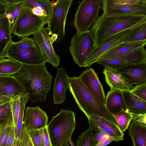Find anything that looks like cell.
I'll list each match as a JSON object with an SVG mask.
<instances>
[{"instance_id": "cell-2", "label": "cell", "mask_w": 146, "mask_h": 146, "mask_svg": "<svg viewBox=\"0 0 146 146\" xmlns=\"http://www.w3.org/2000/svg\"><path fill=\"white\" fill-rule=\"evenodd\" d=\"M22 65L21 69L14 76L23 86L24 93L28 95L29 101L32 102H45L51 88L52 78L45 64Z\"/></svg>"}, {"instance_id": "cell-5", "label": "cell", "mask_w": 146, "mask_h": 146, "mask_svg": "<svg viewBox=\"0 0 146 146\" xmlns=\"http://www.w3.org/2000/svg\"><path fill=\"white\" fill-rule=\"evenodd\" d=\"M45 17L35 15L33 13L26 0H23L17 17L11 29L13 34L21 38L28 37L40 31L48 23Z\"/></svg>"}, {"instance_id": "cell-8", "label": "cell", "mask_w": 146, "mask_h": 146, "mask_svg": "<svg viewBox=\"0 0 146 146\" xmlns=\"http://www.w3.org/2000/svg\"><path fill=\"white\" fill-rule=\"evenodd\" d=\"M6 57L21 64L31 65L45 64L48 60L38 46L29 48L22 47L12 40L6 50Z\"/></svg>"}, {"instance_id": "cell-26", "label": "cell", "mask_w": 146, "mask_h": 146, "mask_svg": "<svg viewBox=\"0 0 146 146\" xmlns=\"http://www.w3.org/2000/svg\"><path fill=\"white\" fill-rule=\"evenodd\" d=\"M21 64L9 58L0 59V76H14L22 68Z\"/></svg>"}, {"instance_id": "cell-38", "label": "cell", "mask_w": 146, "mask_h": 146, "mask_svg": "<svg viewBox=\"0 0 146 146\" xmlns=\"http://www.w3.org/2000/svg\"><path fill=\"white\" fill-rule=\"evenodd\" d=\"M27 131L34 146H40V136L39 129H32Z\"/></svg>"}, {"instance_id": "cell-40", "label": "cell", "mask_w": 146, "mask_h": 146, "mask_svg": "<svg viewBox=\"0 0 146 146\" xmlns=\"http://www.w3.org/2000/svg\"><path fill=\"white\" fill-rule=\"evenodd\" d=\"M16 128L13 126L11 128L5 146H14L16 141Z\"/></svg>"}, {"instance_id": "cell-39", "label": "cell", "mask_w": 146, "mask_h": 146, "mask_svg": "<svg viewBox=\"0 0 146 146\" xmlns=\"http://www.w3.org/2000/svg\"><path fill=\"white\" fill-rule=\"evenodd\" d=\"M21 141V146H34L27 130L23 127Z\"/></svg>"}, {"instance_id": "cell-3", "label": "cell", "mask_w": 146, "mask_h": 146, "mask_svg": "<svg viewBox=\"0 0 146 146\" xmlns=\"http://www.w3.org/2000/svg\"><path fill=\"white\" fill-rule=\"evenodd\" d=\"M68 88L78 107L87 118L92 115L103 117L117 124L105 106L94 97L78 77H69Z\"/></svg>"}, {"instance_id": "cell-34", "label": "cell", "mask_w": 146, "mask_h": 146, "mask_svg": "<svg viewBox=\"0 0 146 146\" xmlns=\"http://www.w3.org/2000/svg\"><path fill=\"white\" fill-rule=\"evenodd\" d=\"M21 96H13L10 101L14 126L16 128L20 110Z\"/></svg>"}, {"instance_id": "cell-42", "label": "cell", "mask_w": 146, "mask_h": 146, "mask_svg": "<svg viewBox=\"0 0 146 146\" xmlns=\"http://www.w3.org/2000/svg\"><path fill=\"white\" fill-rule=\"evenodd\" d=\"M113 141H114L113 139L106 134L98 142L95 146H106Z\"/></svg>"}, {"instance_id": "cell-10", "label": "cell", "mask_w": 146, "mask_h": 146, "mask_svg": "<svg viewBox=\"0 0 146 146\" xmlns=\"http://www.w3.org/2000/svg\"><path fill=\"white\" fill-rule=\"evenodd\" d=\"M144 47L117 57L98 60L96 63L114 70L128 65L146 63V50Z\"/></svg>"}, {"instance_id": "cell-9", "label": "cell", "mask_w": 146, "mask_h": 146, "mask_svg": "<svg viewBox=\"0 0 146 146\" xmlns=\"http://www.w3.org/2000/svg\"><path fill=\"white\" fill-rule=\"evenodd\" d=\"M94 48L93 36L89 30L76 32L71 39L69 49L74 62L81 67Z\"/></svg>"}, {"instance_id": "cell-18", "label": "cell", "mask_w": 146, "mask_h": 146, "mask_svg": "<svg viewBox=\"0 0 146 146\" xmlns=\"http://www.w3.org/2000/svg\"><path fill=\"white\" fill-rule=\"evenodd\" d=\"M68 79L69 77L64 68H58L54 82L53 96L54 104H61L66 100Z\"/></svg>"}, {"instance_id": "cell-33", "label": "cell", "mask_w": 146, "mask_h": 146, "mask_svg": "<svg viewBox=\"0 0 146 146\" xmlns=\"http://www.w3.org/2000/svg\"><path fill=\"white\" fill-rule=\"evenodd\" d=\"M13 122V114L10 102L0 106V125Z\"/></svg>"}, {"instance_id": "cell-25", "label": "cell", "mask_w": 146, "mask_h": 146, "mask_svg": "<svg viewBox=\"0 0 146 146\" xmlns=\"http://www.w3.org/2000/svg\"><path fill=\"white\" fill-rule=\"evenodd\" d=\"M9 20L4 15L0 17V59L6 57V51L12 40Z\"/></svg>"}, {"instance_id": "cell-1", "label": "cell", "mask_w": 146, "mask_h": 146, "mask_svg": "<svg viewBox=\"0 0 146 146\" xmlns=\"http://www.w3.org/2000/svg\"><path fill=\"white\" fill-rule=\"evenodd\" d=\"M146 21V15L140 13L106 15L98 17L90 30L93 34L95 48L116 34L132 29Z\"/></svg>"}, {"instance_id": "cell-36", "label": "cell", "mask_w": 146, "mask_h": 146, "mask_svg": "<svg viewBox=\"0 0 146 146\" xmlns=\"http://www.w3.org/2000/svg\"><path fill=\"white\" fill-rule=\"evenodd\" d=\"M130 92L137 96L146 101V82L133 86Z\"/></svg>"}, {"instance_id": "cell-41", "label": "cell", "mask_w": 146, "mask_h": 146, "mask_svg": "<svg viewBox=\"0 0 146 146\" xmlns=\"http://www.w3.org/2000/svg\"><path fill=\"white\" fill-rule=\"evenodd\" d=\"M115 3L123 4H134L140 3H146V0H112Z\"/></svg>"}, {"instance_id": "cell-29", "label": "cell", "mask_w": 146, "mask_h": 146, "mask_svg": "<svg viewBox=\"0 0 146 146\" xmlns=\"http://www.w3.org/2000/svg\"><path fill=\"white\" fill-rule=\"evenodd\" d=\"M29 101V96L28 94L24 93L21 96L19 114L16 128V139H21L23 127V119L26 105Z\"/></svg>"}, {"instance_id": "cell-44", "label": "cell", "mask_w": 146, "mask_h": 146, "mask_svg": "<svg viewBox=\"0 0 146 146\" xmlns=\"http://www.w3.org/2000/svg\"><path fill=\"white\" fill-rule=\"evenodd\" d=\"M31 10L33 14L35 15L39 16L45 17L47 18L46 13L39 8L35 7L31 9Z\"/></svg>"}, {"instance_id": "cell-23", "label": "cell", "mask_w": 146, "mask_h": 146, "mask_svg": "<svg viewBox=\"0 0 146 146\" xmlns=\"http://www.w3.org/2000/svg\"><path fill=\"white\" fill-rule=\"evenodd\" d=\"M132 121L128 129L132 146H146V124L138 122L133 117Z\"/></svg>"}, {"instance_id": "cell-11", "label": "cell", "mask_w": 146, "mask_h": 146, "mask_svg": "<svg viewBox=\"0 0 146 146\" xmlns=\"http://www.w3.org/2000/svg\"><path fill=\"white\" fill-rule=\"evenodd\" d=\"M133 28L119 32L107 41L94 48L85 61L83 67H90L106 52L117 45L125 42L131 34Z\"/></svg>"}, {"instance_id": "cell-20", "label": "cell", "mask_w": 146, "mask_h": 146, "mask_svg": "<svg viewBox=\"0 0 146 146\" xmlns=\"http://www.w3.org/2000/svg\"><path fill=\"white\" fill-rule=\"evenodd\" d=\"M105 106L112 115L116 114L122 110L128 112L122 92L119 90H112L108 92Z\"/></svg>"}, {"instance_id": "cell-43", "label": "cell", "mask_w": 146, "mask_h": 146, "mask_svg": "<svg viewBox=\"0 0 146 146\" xmlns=\"http://www.w3.org/2000/svg\"><path fill=\"white\" fill-rule=\"evenodd\" d=\"M97 129L99 132L94 133V139L97 142L106 134H107L103 129L99 127H98Z\"/></svg>"}, {"instance_id": "cell-4", "label": "cell", "mask_w": 146, "mask_h": 146, "mask_svg": "<svg viewBox=\"0 0 146 146\" xmlns=\"http://www.w3.org/2000/svg\"><path fill=\"white\" fill-rule=\"evenodd\" d=\"M75 114L72 111L62 109L52 116L47 126L52 146H69L76 128Z\"/></svg>"}, {"instance_id": "cell-15", "label": "cell", "mask_w": 146, "mask_h": 146, "mask_svg": "<svg viewBox=\"0 0 146 146\" xmlns=\"http://www.w3.org/2000/svg\"><path fill=\"white\" fill-rule=\"evenodd\" d=\"M78 78L94 97L105 106L106 97L103 86L94 69L91 68L86 69Z\"/></svg>"}, {"instance_id": "cell-46", "label": "cell", "mask_w": 146, "mask_h": 146, "mask_svg": "<svg viewBox=\"0 0 146 146\" xmlns=\"http://www.w3.org/2000/svg\"><path fill=\"white\" fill-rule=\"evenodd\" d=\"M6 8V3L0 0V17L5 15Z\"/></svg>"}, {"instance_id": "cell-7", "label": "cell", "mask_w": 146, "mask_h": 146, "mask_svg": "<svg viewBox=\"0 0 146 146\" xmlns=\"http://www.w3.org/2000/svg\"><path fill=\"white\" fill-rule=\"evenodd\" d=\"M101 7V0H84L80 3L73 22L76 32L89 30L98 17Z\"/></svg>"}, {"instance_id": "cell-22", "label": "cell", "mask_w": 146, "mask_h": 146, "mask_svg": "<svg viewBox=\"0 0 146 146\" xmlns=\"http://www.w3.org/2000/svg\"><path fill=\"white\" fill-rule=\"evenodd\" d=\"M146 44V41L124 42L121 43L104 54L98 60L109 59L120 56L136 49L145 47Z\"/></svg>"}, {"instance_id": "cell-37", "label": "cell", "mask_w": 146, "mask_h": 146, "mask_svg": "<svg viewBox=\"0 0 146 146\" xmlns=\"http://www.w3.org/2000/svg\"><path fill=\"white\" fill-rule=\"evenodd\" d=\"M40 136V146H52L48 131L47 126L39 129Z\"/></svg>"}, {"instance_id": "cell-14", "label": "cell", "mask_w": 146, "mask_h": 146, "mask_svg": "<svg viewBox=\"0 0 146 146\" xmlns=\"http://www.w3.org/2000/svg\"><path fill=\"white\" fill-rule=\"evenodd\" d=\"M101 8L105 15L146 14V3L123 4L115 3L112 0H101Z\"/></svg>"}, {"instance_id": "cell-24", "label": "cell", "mask_w": 146, "mask_h": 146, "mask_svg": "<svg viewBox=\"0 0 146 146\" xmlns=\"http://www.w3.org/2000/svg\"><path fill=\"white\" fill-rule=\"evenodd\" d=\"M129 113L132 115L146 114V101L130 92H122Z\"/></svg>"}, {"instance_id": "cell-35", "label": "cell", "mask_w": 146, "mask_h": 146, "mask_svg": "<svg viewBox=\"0 0 146 146\" xmlns=\"http://www.w3.org/2000/svg\"><path fill=\"white\" fill-rule=\"evenodd\" d=\"M13 126H14L13 122L3 125L0 131V146H5L11 128Z\"/></svg>"}, {"instance_id": "cell-32", "label": "cell", "mask_w": 146, "mask_h": 146, "mask_svg": "<svg viewBox=\"0 0 146 146\" xmlns=\"http://www.w3.org/2000/svg\"><path fill=\"white\" fill-rule=\"evenodd\" d=\"M94 134L89 127L78 136L75 146H95L98 142L94 139Z\"/></svg>"}, {"instance_id": "cell-17", "label": "cell", "mask_w": 146, "mask_h": 146, "mask_svg": "<svg viewBox=\"0 0 146 146\" xmlns=\"http://www.w3.org/2000/svg\"><path fill=\"white\" fill-rule=\"evenodd\" d=\"M89 127L96 133L99 132L97 128H101L107 134L117 142L123 140L124 134L120 130L117 125L103 117L91 116L88 118Z\"/></svg>"}, {"instance_id": "cell-6", "label": "cell", "mask_w": 146, "mask_h": 146, "mask_svg": "<svg viewBox=\"0 0 146 146\" xmlns=\"http://www.w3.org/2000/svg\"><path fill=\"white\" fill-rule=\"evenodd\" d=\"M73 1L57 0L53 3L52 12L48 19L47 28L53 42L61 41L64 37L66 17Z\"/></svg>"}, {"instance_id": "cell-19", "label": "cell", "mask_w": 146, "mask_h": 146, "mask_svg": "<svg viewBox=\"0 0 146 146\" xmlns=\"http://www.w3.org/2000/svg\"><path fill=\"white\" fill-rule=\"evenodd\" d=\"M23 94V86L14 76H0V95L12 98Z\"/></svg>"}, {"instance_id": "cell-21", "label": "cell", "mask_w": 146, "mask_h": 146, "mask_svg": "<svg viewBox=\"0 0 146 146\" xmlns=\"http://www.w3.org/2000/svg\"><path fill=\"white\" fill-rule=\"evenodd\" d=\"M103 73L106 81L110 88V90H117L122 92H131L133 87L124 78L115 70L107 67H104Z\"/></svg>"}, {"instance_id": "cell-12", "label": "cell", "mask_w": 146, "mask_h": 146, "mask_svg": "<svg viewBox=\"0 0 146 146\" xmlns=\"http://www.w3.org/2000/svg\"><path fill=\"white\" fill-rule=\"evenodd\" d=\"M33 38L49 62L53 66L57 67L60 64L61 58L54 50L52 45L53 42L47 28L44 27L38 32L33 35Z\"/></svg>"}, {"instance_id": "cell-27", "label": "cell", "mask_w": 146, "mask_h": 146, "mask_svg": "<svg viewBox=\"0 0 146 146\" xmlns=\"http://www.w3.org/2000/svg\"><path fill=\"white\" fill-rule=\"evenodd\" d=\"M1 0L6 5L5 15L9 20L11 29L19 14L23 0Z\"/></svg>"}, {"instance_id": "cell-13", "label": "cell", "mask_w": 146, "mask_h": 146, "mask_svg": "<svg viewBox=\"0 0 146 146\" xmlns=\"http://www.w3.org/2000/svg\"><path fill=\"white\" fill-rule=\"evenodd\" d=\"M25 110L23 127L27 130L40 129L47 126L48 117L46 112L38 106L27 107Z\"/></svg>"}, {"instance_id": "cell-45", "label": "cell", "mask_w": 146, "mask_h": 146, "mask_svg": "<svg viewBox=\"0 0 146 146\" xmlns=\"http://www.w3.org/2000/svg\"><path fill=\"white\" fill-rule=\"evenodd\" d=\"M11 98L9 96L0 95V106L10 102Z\"/></svg>"}, {"instance_id": "cell-31", "label": "cell", "mask_w": 146, "mask_h": 146, "mask_svg": "<svg viewBox=\"0 0 146 146\" xmlns=\"http://www.w3.org/2000/svg\"><path fill=\"white\" fill-rule=\"evenodd\" d=\"M26 0L31 9L38 7L44 11L46 13L48 20L52 11L53 3L52 1L48 0Z\"/></svg>"}, {"instance_id": "cell-28", "label": "cell", "mask_w": 146, "mask_h": 146, "mask_svg": "<svg viewBox=\"0 0 146 146\" xmlns=\"http://www.w3.org/2000/svg\"><path fill=\"white\" fill-rule=\"evenodd\" d=\"M116 123L121 131L123 132L128 129L132 121V115L128 112L122 110L115 114L112 115Z\"/></svg>"}, {"instance_id": "cell-30", "label": "cell", "mask_w": 146, "mask_h": 146, "mask_svg": "<svg viewBox=\"0 0 146 146\" xmlns=\"http://www.w3.org/2000/svg\"><path fill=\"white\" fill-rule=\"evenodd\" d=\"M146 41V21L134 27L129 36L125 42Z\"/></svg>"}, {"instance_id": "cell-16", "label": "cell", "mask_w": 146, "mask_h": 146, "mask_svg": "<svg viewBox=\"0 0 146 146\" xmlns=\"http://www.w3.org/2000/svg\"><path fill=\"white\" fill-rule=\"evenodd\" d=\"M115 70L131 86L146 82V63L128 65Z\"/></svg>"}, {"instance_id": "cell-48", "label": "cell", "mask_w": 146, "mask_h": 146, "mask_svg": "<svg viewBox=\"0 0 146 146\" xmlns=\"http://www.w3.org/2000/svg\"><path fill=\"white\" fill-rule=\"evenodd\" d=\"M2 125V124L0 125V131H1V130L2 128V125Z\"/></svg>"}, {"instance_id": "cell-47", "label": "cell", "mask_w": 146, "mask_h": 146, "mask_svg": "<svg viewBox=\"0 0 146 146\" xmlns=\"http://www.w3.org/2000/svg\"><path fill=\"white\" fill-rule=\"evenodd\" d=\"M14 146H21V139H16Z\"/></svg>"}]
</instances>
